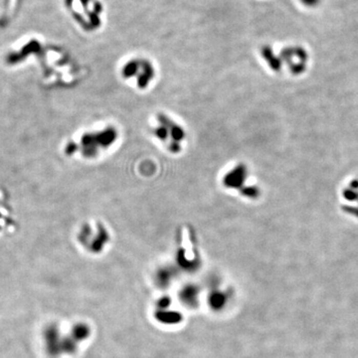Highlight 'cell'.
I'll list each match as a JSON object with an SVG mask.
<instances>
[{
    "instance_id": "cell-4",
    "label": "cell",
    "mask_w": 358,
    "mask_h": 358,
    "mask_svg": "<svg viewBox=\"0 0 358 358\" xmlns=\"http://www.w3.org/2000/svg\"><path fill=\"white\" fill-rule=\"evenodd\" d=\"M224 296L222 293H214L210 298V304L214 308H219L224 305Z\"/></svg>"
},
{
    "instance_id": "cell-2",
    "label": "cell",
    "mask_w": 358,
    "mask_h": 358,
    "mask_svg": "<svg viewBox=\"0 0 358 358\" xmlns=\"http://www.w3.org/2000/svg\"><path fill=\"white\" fill-rule=\"evenodd\" d=\"M121 77L127 84L138 91H145L154 84L155 71L153 65L146 61L133 60L122 67Z\"/></svg>"
},
{
    "instance_id": "cell-3",
    "label": "cell",
    "mask_w": 358,
    "mask_h": 358,
    "mask_svg": "<svg viewBox=\"0 0 358 358\" xmlns=\"http://www.w3.org/2000/svg\"><path fill=\"white\" fill-rule=\"evenodd\" d=\"M158 322L162 324H176L182 321V315L177 311L159 310L155 314Z\"/></svg>"
},
{
    "instance_id": "cell-6",
    "label": "cell",
    "mask_w": 358,
    "mask_h": 358,
    "mask_svg": "<svg viewBox=\"0 0 358 358\" xmlns=\"http://www.w3.org/2000/svg\"><path fill=\"white\" fill-rule=\"evenodd\" d=\"M159 306L162 307V308L169 307V306H170V300H169V299H163V300H161L160 303H159Z\"/></svg>"
},
{
    "instance_id": "cell-1",
    "label": "cell",
    "mask_w": 358,
    "mask_h": 358,
    "mask_svg": "<svg viewBox=\"0 0 358 358\" xmlns=\"http://www.w3.org/2000/svg\"><path fill=\"white\" fill-rule=\"evenodd\" d=\"M151 134L166 153L176 155L184 150L186 131L182 124L166 114L158 113L154 116Z\"/></svg>"
},
{
    "instance_id": "cell-5",
    "label": "cell",
    "mask_w": 358,
    "mask_h": 358,
    "mask_svg": "<svg viewBox=\"0 0 358 358\" xmlns=\"http://www.w3.org/2000/svg\"><path fill=\"white\" fill-rule=\"evenodd\" d=\"M320 0H302V2L304 4H306L307 6H313V5H317L319 3Z\"/></svg>"
}]
</instances>
